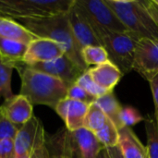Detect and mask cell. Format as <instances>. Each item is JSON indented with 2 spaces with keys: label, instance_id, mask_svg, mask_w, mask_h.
Returning <instances> with one entry per match:
<instances>
[{
  "label": "cell",
  "instance_id": "obj_25",
  "mask_svg": "<svg viewBox=\"0 0 158 158\" xmlns=\"http://www.w3.org/2000/svg\"><path fill=\"white\" fill-rule=\"evenodd\" d=\"M77 85H79L80 87H81L83 90H85L89 94H91L92 96H94V98H99L102 95L109 93L107 91H106L105 89L101 88L100 86H98L94 80L92 79V77L90 76V74L88 73V71L86 70L85 72H83L76 81L75 82Z\"/></svg>",
  "mask_w": 158,
  "mask_h": 158
},
{
  "label": "cell",
  "instance_id": "obj_19",
  "mask_svg": "<svg viewBox=\"0 0 158 158\" xmlns=\"http://www.w3.org/2000/svg\"><path fill=\"white\" fill-rule=\"evenodd\" d=\"M94 103L101 108V110L105 113L108 119H110L118 130L123 128L120 121V113L122 110V106L117 100L113 92H109L102 95L101 97L96 98Z\"/></svg>",
  "mask_w": 158,
  "mask_h": 158
},
{
  "label": "cell",
  "instance_id": "obj_18",
  "mask_svg": "<svg viewBox=\"0 0 158 158\" xmlns=\"http://www.w3.org/2000/svg\"><path fill=\"white\" fill-rule=\"evenodd\" d=\"M49 158H73L69 131L65 128L46 139Z\"/></svg>",
  "mask_w": 158,
  "mask_h": 158
},
{
  "label": "cell",
  "instance_id": "obj_4",
  "mask_svg": "<svg viewBox=\"0 0 158 158\" xmlns=\"http://www.w3.org/2000/svg\"><path fill=\"white\" fill-rule=\"evenodd\" d=\"M95 34L101 45L106 50L109 61L115 64L123 75L133 70L135 49L141 39L137 34L130 31L125 32L98 31Z\"/></svg>",
  "mask_w": 158,
  "mask_h": 158
},
{
  "label": "cell",
  "instance_id": "obj_7",
  "mask_svg": "<svg viewBox=\"0 0 158 158\" xmlns=\"http://www.w3.org/2000/svg\"><path fill=\"white\" fill-rule=\"evenodd\" d=\"M44 134V125L35 116L20 126L13 140L16 158L30 157L39 139Z\"/></svg>",
  "mask_w": 158,
  "mask_h": 158
},
{
  "label": "cell",
  "instance_id": "obj_34",
  "mask_svg": "<svg viewBox=\"0 0 158 158\" xmlns=\"http://www.w3.org/2000/svg\"><path fill=\"white\" fill-rule=\"evenodd\" d=\"M155 2H156V3L158 5V0H155Z\"/></svg>",
  "mask_w": 158,
  "mask_h": 158
},
{
  "label": "cell",
  "instance_id": "obj_32",
  "mask_svg": "<svg viewBox=\"0 0 158 158\" xmlns=\"http://www.w3.org/2000/svg\"><path fill=\"white\" fill-rule=\"evenodd\" d=\"M108 151V154L110 156V158H124L118 146H114V147H109L106 148Z\"/></svg>",
  "mask_w": 158,
  "mask_h": 158
},
{
  "label": "cell",
  "instance_id": "obj_24",
  "mask_svg": "<svg viewBox=\"0 0 158 158\" xmlns=\"http://www.w3.org/2000/svg\"><path fill=\"white\" fill-rule=\"evenodd\" d=\"M14 67L0 59V98H11L14 94L11 88V77Z\"/></svg>",
  "mask_w": 158,
  "mask_h": 158
},
{
  "label": "cell",
  "instance_id": "obj_2",
  "mask_svg": "<svg viewBox=\"0 0 158 158\" xmlns=\"http://www.w3.org/2000/svg\"><path fill=\"white\" fill-rule=\"evenodd\" d=\"M20 77L19 94L27 97L32 105L46 106L53 109L67 97L69 87L61 80L33 69L25 64L17 69Z\"/></svg>",
  "mask_w": 158,
  "mask_h": 158
},
{
  "label": "cell",
  "instance_id": "obj_8",
  "mask_svg": "<svg viewBox=\"0 0 158 158\" xmlns=\"http://www.w3.org/2000/svg\"><path fill=\"white\" fill-rule=\"evenodd\" d=\"M28 67L61 80L63 82L67 84L68 87L73 85L78 80V78L83 72H85L82 69H81L66 55L52 61L37 63Z\"/></svg>",
  "mask_w": 158,
  "mask_h": 158
},
{
  "label": "cell",
  "instance_id": "obj_15",
  "mask_svg": "<svg viewBox=\"0 0 158 158\" xmlns=\"http://www.w3.org/2000/svg\"><path fill=\"white\" fill-rule=\"evenodd\" d=\"M118 146L124 158H148L146 147L129 127L118 130Z\"/></svg>",
  "mask_w": 158,
  "mask_h": 158
},
{
  "label": "cell",
  "instance_id": "obj_11",
  "mask_svg": "<svg viewBox=\"0 0 158 158\" xmlns=\"http://www.w3.org/2000/svg\"><path fill=\"white\" fill-rule=\"evenodd\" d=\"M89 106L88 104L66 97L56 105L54 110L65 122L66 129L69 131H75L84 128V119Z\"/></svg>",
  "mask_w": 158,
  "mask_h": 158
},
{
  "label": "cell",
  "instance_id": "obj_28",
  "mask_svg": "<svg viewBox=\"0 0 158 158\" xmlns=\"http://www.w3.org/2000/svg\"><path fill=\"white\" fill-rule=\"evenodd\" d=\"M19 127L8 121L0 111V141L4 139H13L15 138Z\"/></svg>",
  "mask_w": 158,
  "mask_h": 158
},
{
  "label": "cell",
  "instance_id": "obj_5",
  "mask_svg": "<svg viewBox=\"0 0 158 158\" xmlns=\"http://www.w3.org/2000/svg\"><path fill=\"white\" fill-rule=\"evenodd\" d=\"M75 4L86 17L94 32L109 31L116 32L128 31L116 13L103 0H75Z\"/></svg>",
  "mask_w": 158,
  "mask_h": 158
},
{
  "label": "cell",
  "instance_id": "obj_9",
  "mask_svg": "<svg viewBox=\"0 0 158 158\" xmlns=\"http://www.w3.org/2000/svg\"><path fill=\"white\" fill-rule=\"evenodd\" d=\"M64 55L65 50L58 43L48 38L38 37L27 45L23 63L31 66L37 63L52 61Z\"/></svg>",
  "mask_w": 158,
  "mask_h": 158
},
{
  "label": "cell",
  "instance_id": "obj_33",
  "mask_svg": "<svg viewBox=\"0 0 158 158\" xmlns=\"http://www.w3.org/2000/svg\"><path fill=\"white\" fill-rule=\"evenodd\" d=\"M96 158H110V156L108 154V151L106 147H104L98 154V156H96Z\"/></svg>",
  "mask_w": 158,
  "mask_h": 158
},
{
  "label": "cell",
  "instance_id": "obj_29",
  "mask_svg": "<svg viewBox=\"0 0 158 158\" xmlns=\"http://www.w3.org/2000/svg\"><path fill=\"white\" fill-rule=\"evenodd\" d=\"M0 158H16L13 139L0 141Z\"/></svg>",
  "mask_w": 158,
  "mask_h": 158
},
{
  "label": "cell",
  "instance_id": "obj_12",
  "mask_svg": "<svg viewBox=\"0 0 158 158\" xmlns=\"http://www.w3.org/2000/svg\"><path fill=\"white\" fill-rule=\"evenodd\" d=\"M69 139L73 158H96L104 148L95 134L85 128L69 131Z\"/></svg>",
  "mask_w": 158,
  "mask_h": 158
},
{
  "label": "cell",
  "instance_id": "obj_13",
  "mask_svg": "<svg viewBox=\"0 0 158 158\" xmlns=\"http://www.w3.org/2000/svg\"><path fill=\"white\" fill-rule=\"evenodd\" d=\"M2 115L12 124L22 126L33 117V107L30 100L22 94H14L0 106Z\"/></svg>",
  "mask_w": 158,
  "mask_h": 158
},
{
  "label": "cell",
  "instance_id": "obj_14",
  "mask_svg": "<svg viewBox=\"0 0 158 158\" xmlns=\"http://www.w3.org/2000/svg\"><path fill=\"white\" fill-rule=\"evenodd\" d=\"M87 71L94 81L107 92H113V89L123 76L119 69L109 60L104 64L89 68Z\"/></svg>",
  "mask_w": 158,
  "mask_h": 158
},
{
  "label": "cell",
  "instance_id": "obj_10",
  "mask_svg": "<svg viewBox=\"0 0 158 158\" xmlns=\"http://www.w3.org/2000/svg\"><path fill=\"white\" fill-rule=\"evenodd\" d=\"M67 16L73 35L81 50L89 45H101L93 27L75 2Z\"/></svg>",
  "mask_w": 158,
  "mask_h": 158
},
{
  "label": "cell",
  "instance_id": "obj_20",
  "mask_svg": "<svg viewBox=\"0 0 158 158\" xmlns=\"http://www.w3.org/2000/svg\"><path fill=\"white\" fill-rule=\"evenodd\" d=\"M108 118L95 103H93L89 106V109L84 119L85 129L95 133L100 131L106 124Z\"/></svg>",
  "mask_w": 158,
  "mask_h": 158
},
{
  "label": "cell",
  "instance_id": "obj_23",
  "mask_svg": "<svg viewBox=\"0 0 158 158\" xmlns=\"http://www.w3.org/2000/svg\"><path fill=\"white\" fill-rule=\"evenodd\" d=\"M94 134L104 147L109 148V147L118 146V129L110 119H108L106 124Z\"/></svg>",
  "mask_w": 158,
  "mask_h": 158
},
{
  "label": "cell",
  "instance_id": "obj_3",
  "mask_svg": "<svg viewBox=\"0 0 158 158\" xmlns=\"http://www.w3.org/2000/svg\"><path fill=\"white\" fill-rule=\"evenodd\" d=\"M75 0H0V17L12 19L45 18L66 14Z\"/></svg>",
  "mask_w": 158,
  "mask_h": 158
},
{
  "label": "cell",
  "instance_id": "obj_26",
  "mask_svg": "<svg viewBox=\"0 0 158 158\" xmlns=\"http://www.w3.org/2000/svg\"><path fill=\"white\" fill-rule=\"evenodd\" d=\"M143 120H144L143 117L140 114V112L136 108L131 106L122 107L120 113V121L122 127L131 128V126H134Z\"/></svg>",
  "mask_w": 158,
  "mask_h": 158
},
{
  "label": "cell",
  "instance_id": "obj_30",
  "mask_svg": "<svg viewBox=\"0 0 158 158\" xmlns=\"http://www.w3.org/2000/svg\"><path fill=\"white\" fill-rule=\"evenodd\" d=\"M149 83H150V87H151L152 94H153V98H154V103H155L156 121L158 125V74L149 81Z\"/></svg>",
  "mask_w": 158,
  "mask_h": 158
},
{
  "label": "cell",
  "instance_id": "obj_27",
  "mask_svg": "<svg viewBox=\"0 0 158 158\" xmlns=\"http://www.w3.org/2000/svg\"><path fill=\"white\" fill-rule=\"evenodd\" d=\"M67 97L73 99V100H76V101H80V102L88 104V105L94 103L95 99H96L94 96H92L91 94H89L81 87L77 85L76 83H74L73 85L69 87L68 93H67Z\"/></svg>",
  "mask_w": 158,
  "mask_h": 158
},
{
  "label": "cell",
  "instance_id": "obj_31",
  "mask_svg": "<svg viewBox=\"0 0 158 158\" xmlns=\"http://www.w3.org/2000/svg\"><path fill=\"white\" fill-rule=\"evenodd\" d=\"M146 9L148 10L149 14L155 20V22L158 25V5L155 2V0H148V1H143Z\"/></svg>",
  "mask_w": 158,
  "mask_h": 158
},
{
  "label": "cell",
  "instance_id": "obj_21",
  "mask_svg": "<svg viewBox=\"0 0 158 158\" xmlns=\"http://www.w3.org/2000/svg\"><path fill=\"white\" fill-rule=\"evenodd\" d=\"M81 56L87 67L98 66L109 60L107 52L102 45H89L82 48Z\"/></svg>",
  "mask_w": 158,
  "mask_h": 158
},
{
  "label": "cell",
  "instance_id": "obj_17",
  "mask_svg": "<svg viewBox=\"0 0 158 158\" xmlns=\"http://www.w3.org/2000/svg\"><path fill=\"white\" fill-rule=\"evenodd\" d=\"M27 45L13 40L0 38V59L18 69L23 63Z\"/></svg>",
  "mask_w": 158,
  "mask_h": 158
},
{
  "label": "cell",
  "instance_id": "obj_1",
  "mask_svg": "<svg viewBox=\"0 0 158 158\" xmlns=\"http://www.w3.org/2000/svg\"><path fill=\"white\" fill-rule=\"evenodd\" d=\"M19 21L37 37L48 38L58 43L64 48L65 55L81 69L86 71L89 69L82 59L81 48L73 35L67 13L45 18L23 19Z\"/></svg>",
  "mask_w": 158,
  "mask_h": 158
},
{
  "label": "cell",
  "instance_id": "obj_6",
  "mask_svg": "<svg viewBox=\"0 0 158 158\" xmlns=\"http://www.w3.org/2000/svg\"><path fill=\"white\" fill-rule=\"evenodd\" d=\"M133 70L150 81L158 74V40L141 38L136 45Z\"/></svg>",
  "mask_w": 158,
  "mask_h": 158
},
{
  "label": "cell",
  "instance_id": "obj_22",
  "mask_svg": "<svg viewBox=\"0 0 158 158\" xmlns=\"http://www.w3.org/2000/svg\"><path fill=\"white\" fill-rule=\"evenodd\" d=\"M145 131L147 135V157L158 158V125L156 119L147 118H144Z\"/></svg>",
  "mask_w": 158,
  "mask_h": 158
},
{
  "label": "cell",
  "instance_id": "obj_16",
  "mask_svg": "<svg viewBox=\"0 0 158 158\" xmlns=\"http://www.w3.org/2000/svg\"><path fill=\"white\" fill-rule=\"evenodd\" d=\"M0 38L29 44L38 37L24 27L20 22L9 18L0 17Z\"/></svg>",
  "mask_w": 158,
  "mask_h": 158
}]
</instances>
